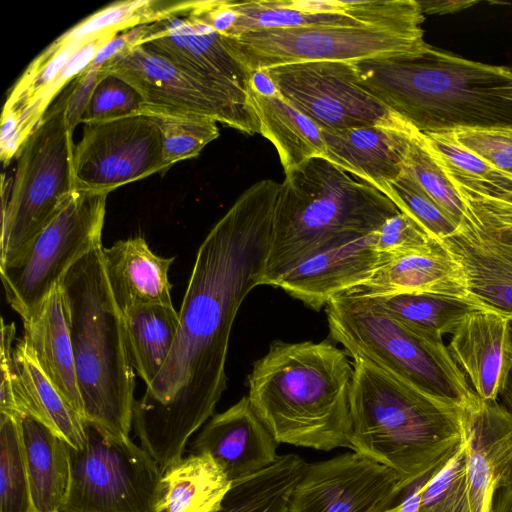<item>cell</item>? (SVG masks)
Wrapping results in <instances>:
<instances>
[{"label":"cell","instance_id":"obj_1","mask_svg":"<svg viewBox=\"0 0 512 512\" xmlns=\"http://www.w3.org/2000/svg\"><path fill=\"white\" fill-rule=\"evenodd\" d=\"M279 185L272 179L251 185L201 243L173 347L135 401V434L163 474L183 458L227 388L231 329L247 294L261 285Z\"/></svg>","mask_w":512,"mask_h":512},{"label":"cell","instance_id":"obj_2","mask_svg":"<svg viewBox=\"0 0 512 512\" xmlns=\"http://www.w3.org/2000/svg\"><path fill=\"white\" fill-rule=\"evenodd\" d=\"M355 65L360 84L421 133L512 127V66L467 60L429 44L417 54Z\"/></svg>","mask_w":512,"mask_h":512},{"label":"cell","instance_id":"obj_3","mask_svg":"<svg viewBox=\"0 0 512 512\" xmlns=\"http://www.w3.org/2000/svg\"><path fill=\"white\" fill-rule=\"evenodd\" d=\"M351 449L385 465L404 488L427 479L460 448V407L353 358Z\"/></svg>","mask_w":512,"mask_h":512},{"label":"cell","instance_id":"obj_4","mask_svg":"<svg viewBox=\"0 0 512 512\" xmlns=\"http://www.w3.org/2000/svg\"><path fill=\"white\" fill-rule=\"evenodd\" d=\"M352 364L328 341L275 340L247 377L250 404L278 443L351 449Z\"/></svg>","mask_w":512,"mask_h":512},{"label":"cell","instance_id":"obj_5","mask_svg":"<svg viewBox=\"0 0 512 512\" xmlns=\"http://www.w3.org/2000/svg\"><path fill=\"white\" fill-rule=\"evenodd\" d=\"M103 246L80 259L60 283L84 420L129 437L133 425L134 369L123 314L112 295Z\"/></svg>","mask_w":512,"mask_h":512},{"label":"cell","instance_id":"obj_6","mask_svg":"<svg viewBox=\"0 0 512 512\" xmlns=\"http://www.w3.org/2000/svg\"><path fill=\"white\" fill-rule=\"evenodd\" d=\"M399 209L370 183L323 157L285 173L275 202L261 285L273 283L318 249L369 234Z\"/></svg>","mask_w":512,"mask_h":512},{"label":"cell","instance_id":"obj_7","mask_svg":"<svg viewBox=\"0 0 512 512\" xmlns=\"http://www.w3.org/2000/svg\"><path fill=\"white\" fill-rule=\"evenodd\" d=\"M425 17L417 0L371 20L260 29L225 38L229 52L249 74L304 62H352L422 52Z\"/></svg>","mask_w":512,"mask_h":512},{"label":"cell","instance_id":"obj_8","mask_svg":"<svg viewBox=\"0 0 512 512\" xmlns=\"http://www.w3.org/2000/svg\"><path fill=\"white\" fill-rule=\"evenodd\" d=\"M330 336L352 358L460 405L474 390L443 337L406 324L370 298L340 293L325 306Z\"/></svg>","mask_w":512,"mask_h":512},{"label":"cell","instance_id":"obj_9","mask_svg":"<svg viewBox=\"0 0 512 512\" xmlns=\"http://www.w3.org/2000/svg\"><path fill=\"white\" fill-rule=\"evenodd\" d=\"M69 92L68 86L16 154L11 188L2 185L0 266L13 261L76 191Z\"/></svg>","mask_w":512,"mask_h":512},{"label":"cell","instance_id":"obj_10","mask_svg":"<svg viewBox=\"0 0 512 512\" xmlns=\"http://www.w3.org/2000/svg\"><path fill=\"white\" fill-rule=\"evenodd\" d=\"M86 443L69 446L70 483L59 512H162L163 473L129 437L84 420Z\"/></svg>","mask_w":512,"mask_h":512},{"label":"cell","instance_id":"obj_11","mask_svg":"<svg viewBox=\"0 0 512 512\" xmlns=\"http://www.w3.org/2000/svg\"><path fill=\"white\" fill-rule=\"evenodd\" d=\"M107 195L75 191L22 252L0 266L6 300L22 321L80 259L102 245Z\"/></svg>","mask_w":512,"mask_h":512},{"label":"cell","instance_id":"obj_12","mask_svg":"<svg viewBox=\"0 0 512 512\" xmlns=\"http://www.w3.org/2000/svg\"><path fill=\"white\" fill-rule=\"evenodd\" d=\"M106 75L128 82L147 105L208 116L248 135L259 133L248 91L201 78L142 45H128L105 61L100 80Z\"/></svg>","mask_w":512,"mask_h":512},{"label":"cell","instance_id":"obj_13","mask_svg":"<svg viewBox=\"0 0 512 512\" xmlns=\"http://www.w3.org/2000/svg\"><path fill=\"white\" fill-rule=\"evenodd\" d=\"M266 70L279 93L320 130L363 125L414 128L360 84L355 63L304 62Z\"/></svg>","mask_w":512,"mask_h":512},{"label":"cell","instance_id":"obj_14","mask_svg":"<svg viewBox=\"0 0 512 512\" xmlns=\"http://www.w3.org/2000/svg\"><path fill=\"white\" fill-rule=\"evenodd\" d=\"M170 168L159 125L147 113L85 124L74 149L76 191L109 194Z\"/></svg>","mask_w":512,"mask_h":512},{"label":"cell","instance_id":"obj_15","mask_svg":"<svg viewBox=\"0 0 512 512\" xmlns=\"http://www.w3.org/2000/svg\"><path fill=\"white\" fill-rule=\"evenodd\" d=\"M120 33L111 29L88 38H73L64 32L29 64L8 93L2 112L0 157L4 166L15 158L56 96Z\"/></svg>","mask_w":512,"mask_h":512},{"label":"cell","instance_id":"obj_16","mask_svg":"<svg viewBox=\"0 0 512 512\" xmlns=\"http://www.w3.org/2000/svg\"><path fill=\"white\" fill-rule=\"evenodd\" d=\"M404 491L395 471L353 451L307 464L286 512H386Z\"/></svg>","mask_w":512,"mask_h":512},{"label":"cell","instance_id":"obj_17","mask_svg":"<svg viewBox=\"0 0 512 512\" xmlns=\"http://www.w3.org/2000/svg\"><path fill=\"white\" fill-rule=\"evenodd\" d=\"M459 407L469 512H512V413L475 391Z\"/></svg>","mask_w":512,"mask_h":512},{"label":"cell","instance_id":"obj_18","mask_svg":"<svg viewBox=\"0 0 512 512\" xmlns=\"http://www.w3.org/2000/svg\"><path fill=\"white\" fill-rule=\"evenodd\" d=\"M403 0H211L203 19L226 38L273 28L359 22L396 11Z\"/></svg>","mask_w":512,"mask_h":512},{"label":"cell","instance_id":"obj_19","mask_svg":"<svg viewBox=\"0 0 512 512\" xmlns=\"http://www.w3.org/2000/svg\"><path fill=\"white\" fill-rule=\"evenodd\" d=\"M191 1L143 25L135 44L216 84L248 91L249 74L229 52L225 38L190 11Z\"/></svg>","mask_w":512,"mask_h":512},{"label":"cell","instance_id":"obj_20","mask_svg":"<svg viewBox=\"0 0 512 512\" xmlns=\"http://www.w3.org/2000/svg\"><path fill=\"white\" fill-rule=\"evenodd\" d=\"M390 259L373 247V232L342 237L307 256L274 283L319 311L336 295L368 279Z\"/></svg>","mask_w":512,"mask_h":512},{"label":"cell","instance_id":"obj_21","mask_svg":"<svg viewBox=\"0 0 512 512\" xmlns=\"http://www.w3.org/2000/svg\"><path fill=\"white\" fill-rule=\"evenodd\" d=\"M278 444L244 396L209 419L191 444V452L209 455L233 483L273 464L279 457Z\"/></svg>","mask_w":512,"mask_h":512},{"label":"cell","instance_id":"obj_22","mask_svg":"<svg viewBox=\"0 0 512 512\" xmlns=\"http://www.w3.org/2000/svg\"><path fill=\"white\" fill-rule=\"evenodd\" d=\"M511 317L489 308L467 314L450 336L448 350L486 400H498L512 368Z\"/></svg>","mask_w":512,"mask_h":512},{"label":"cell","instance_id":"obj_23","mask_svg":"<svg viewBox=\"0 0 512 512\" xmlns=\"http://www.w3.org/2000/svg\"><path fill=\"white\" fill-rule=\"evenodd\" d=\"M343 293L366 298L427 293L479 303L464 267L440 242L427 250L390 258L368 279Z\"/></svg>","mask_w":512,"mask_h":512},{"label":"cell","instance_id":"obj_24","mask_svg":"<svg viewBox=\"0 0 512 512\" xmlns=\"http://www.w3.org/2000/svg\"><path fill=\"white\" fill-rule=\"evenodd\" d=\"M416 131L386 125L321 130L325 159L387 196L390 184L404 170L409 139Z\"/></svg>","mask_w":512,"mask_h":512},{"label":"cell","instance_id":"obj_25","mask_svg":"<svg viewBox=\"0 0 512 512\" xmlns=\"http://www.w3.org/2000/svg\"><path fill=\"white\" fill-rule=\"evenodd\" d=\"M440 243L464 267L473 297L512 318V239L486 235L462 222Z\"/></svg>","mask_w":512,"mask_h":512},{"label":"cell","instance_id":"obj_26","mask_svg":"<svg viewBox=\"0 0 512 512\" xmlns=\"http://www.w3.org/2000/svg\"><path fill=\"white\" fill-rule=\"evenodd\" d=\"M102 255L112 295L122 314L142 305H172L168 272L174 257L156 255L141 236L103 247Z\"/></svg>","mask_w":512,"mask_h":512},{"label":"cell","instance_id":"obj_27","mask_svg":"<svg viewBox=\"0 0 512 512\" xmlns=\"http://www.w3.org/2000/svg\"><path fill=\"white\" fill-rule=\"evenodd\" d=\"M23 339L32 348L43 372L68 404L84 419L75 362L60 288L27 319Z\"/></svg>","mask_w":512,"mask_h":512},{"label":"cell","instance_id":"obj_28","mask_svg":"<svg viewBox=\"0 0 512 512\" xmlns=\"http://www.w3.org/2000/svg\"><path fill=\"white\" fill-rule=\"evenodd\" d=\"M13 357L17 375L14 398L20 417L31 416L73 448H83L86 443L83 417L43 372L32 348L23 338L14 347Z\"/></svg>","mask_w":512,"mask_h":512},{"label":"cell","instance_id":"obj_29","mask_svg":"<svg viewBox=\"0 0 512 512\" xmlns=\"http://www.w3.org/2000/svg\"><path fill=\"white\" fill-rule=\"evenodd\" d=\"M20 421L33 512H59L70 483V445L31 416Z\"/></svg>","mask_w":512,"mask_h":512},{"label":"cell","instance_id":"obj_30","mask_svg":"<svg viewBox=\"0 0 512 512\" xmlns=\"http://www.w3.org/2000/svg\"><path fill=\"white\" fill-rule=\"evenodd\" d=\"M248 96L259 123V133L276 148L285 173L312 158H325L320 128L279 92L260 95L248 89Z\"/></svg>","mask_w":512,"mask_h":512},{"label":"cell","instance_id":"obj_31","mask_svg":"<svg viewBox=\"0 0 512 512\" xmlns=\"http://www.w3.org/2000/svg\"><path fill=\"white\" fill-rule=\"evenodd\" d=\"M162 512H215L232 482L207 454H190L163 474Z\"/></svg>","mask_w":512,"mask_h":512},{"label":"cell","instance_id":"obj_32","mask_svg":"<svg viewBox=\"0 0 512 512\" xmlns=\"http://www.w3.org/2000/svg\"><path fill=\"white\" fill-rule=\"evenodd\" d=\"M128 353L133 369L149 385L164 366L179 326L173 305L149 304L123 313Z\"/></svg>","mask_w":512,"mask_h":512},{"label":"cell","instance_id":"obj_33","mask_svg":"<svg viewBox=\"0 0 512 512\" xmlns=\"http://www.w3.org/2000/svg\"><path fill=\"white\" fill-rule=\"evenodd\" d=\"M439 163L462 200V222L486 235L512 239V181L474 180Z\"/></svg>","mask_w":512,"mask_h":512},{"label":"cell","instance_id":"obj_34","mask_svg":"<svg viewBox=\"0 0 512 512\" xmlns=\"http://www.w3.org/2000/svg\"><path fill=\"white\" fill-rule=\"evenodd\" d=\"M392 317L439 337L452 334L460 321L483 305L437 294H397L370 298Z\"/></svg>","mask_w":512,"mask_h":512},{"label":"cell","instance_id":"obj_35","mask_svg":"<svg viewBox=\"0 0 512 512\" xmlns=\"http://www.w3.org/2000/svg\"><path fill=\"white\" fill-rule=\"evenodd\" d=\"M142 113L156 119L162 134L164 160L170 167L198 156L219 136L217 121L208 116L147 104Z\"/></svg>","mask_w":512,"mask_h":512},{"label":"cell","instance_id":"obj_36","mask_svg":"<svg viewBox=\"0 0 512 512\" xmlns=\"http://www.w3.org/2000/svg\"><path fill=\"white\" fill-rule=\"evenodd\" d=\"M20 419L0 413V512H33Z\"/></svg>","mask_w":512,"mask_h":512},{"label":"cell","instance_id":"obj_37","mask_svg":"<svg viewBox=\"0 0 512 512\" xmlns=\"http://www.w3.org/2000/svg\"><path fill=\"white\" fill-rule=\"evenodd\" d=\"M404 170L459 227L464 217L462 200L419 131L409 139Z\"/></svg>","mask_w":512,"mask_h":512},{"label":"cell","instance_id":"obj_38","mask_svg":"<svg viewBox=\"0 0 512 512\" xmlns=\"http://www.w3.org/2000/svg\"><path fill=\"white\" fill-rule=\"evenodd\" d=\"M467 449L456 453L422 483L417 512H469L466 494Z\"/></svg>","mask_w":512,"mask_h":512},{"label":"cell","instance_id":"obj_39","mask_svg":"<svg viewBox=\"0 0 512 512\" xmlns=\"http://www.w3.org/2000/svg\"><path fill=\"white\" fill-rule=\"evenodd\" d=\"M387 197L401 212L411 216L439 242L458 229V225L406 170L390 184Z\"/></svg>","mask_w":512,"mask_h":512},{"label":"cell","instance_id":"obj_40","mask_svg":"<svg viewBox=\"0 0 512 512\" xmlns=\"http://www.w3.org/2000/svg\"><path fill=\"white\" fill-rule=\"evenodd\" d=\"M145 100L128 82L115 75L101 78L93 89L80 123L90 124L142 113Z\"/></svg>","mask_w":512,"mask_h":512},{"label":"cell","instance_id":"obj_41","mask_svg":"<svg viewBox=\"0 0 512 512\" xmlns=\"http://www.w3.org/2000/svg\"><path fill=\"white\" fill-rule=\"evenodd\" d=\"M423 134L434 155L449 169L479 181L511 180L457 141L451 131L443 130Z\"/></svg>","mask_w":512,"mask_h":512},{"label":"cell","instance_id":"obj_42","mask_svg":"<svg viewBox=\"0 0 512 512\" xmlns=\"http://www.w3.org/2000/svg\"><path fill=\"white\" fill-rule=\"evenodd\" d=\"M143 25L121 32L107 42L95 55L86 69L69 85L70 92L67 102V116L71 129L74 131L80 123L87 102L97 83L100 81L101 65L122 49L136 43L142 33Z\"/></svg>","mask_w":512,"mask_h":512},{"label":"cell","instance_id":"obj_43","mask_svg":"<svg viewBox=\"0 0 512 512\" xmlns=\"http://www.w3.org/2000/svg\"><path fill=\"white\" fill-rule=\"evenodd\" d=\"M435 240L416 220L399 212L373 232V247L390 258L435 246Z\"/></svg>","mask_w":512,"mask_h":512},{"label":"cell","instance_id":"obj_44","mask_svg":"<svg viewBox=\"0 0 512 512\" xmlns=\"http://www.w3.org/2000/svg\"><path fill=\"white\" fill-rule=\"evenodd\" d=\"M449 131L462 145L512 180V127H459Z\"/></svg>","mask_w":512,"mask_h":512},{"label":"cell","instance_id":"obj_45","mask_svg":"<svg viewBox=\"0 0 512 512\" xmlns=\"http://www.w3.org/2000/svg\"><path fill=\"white\" fill-rule=\"evenodd\" d=\"M16 329L14 323L6 324L1 320V346H0V413L20 417L18 414L14 386L16 384V369L13 357V341L15 340Z\"/></svg>","mask_w":512,"mask_h":512},{"label":"cell","instance_id":"obj_46","mask_svg":"<svg viewBox=\"0 0 512 512\" xmlns=\"http://www.w3.org/2000/svg\"><path fill=\"white\" fill-rule=\"evenodd\" d=\"M423 14L445 15L470 8L477 4V1L467 0H417Z\"/></svg>","mask_w":512,"mask_h":512},{"label":"cell","instance_id":"obj_47","mask_svg":"<svg viewBox=\"0 0 512 512\" xmlns=\"http://www.w3.org/2000/svg\"><path fill=\"white\" fill-rule=\"evenodd\" d=\"M248 89L260 95H274L279 92L266 69L249 73Z\"/></svg>","mask_w":512,"mask_h":512},{"label":"cell","instance_id":"obj_48","mask_svg":"<svg viewBox=\"0 0 512 512\" xmlns=\"http://www.w3.org/2000/svg\"><path fill=\"white\" fill-rule=\"evenodd\" d=\"M423 481L416 483L406 497L386 512H417L419 493Z\"/></svg>","mask_w":512,"mask_h":512},{"label":"cell","instance_id":"obj_49","mask_svg":"<svg viewBox=\"0 0 512 512\" xmlns=\"http://www.w3.org/2000/svg\"><path fill=\"white\" fill-rule=\"evenodd\" d=\"M498 401L512 413V368L499 393Z\"/></svg>","mask_w":512,"mask_h":512},{"label":"cell","instance_id":"obj_50","mask_svg":"<svg viewBox=\"0 0 512 512\" xmlns=\"http://www.w3.org/2000/svg\"><path fill=\"white\" fill-rule=\"evenodd\" d=\"M510 335H511V340H512V318L510 320Z\"/></svg>","mask_w":512,"mask_h":512}]
</instances>
